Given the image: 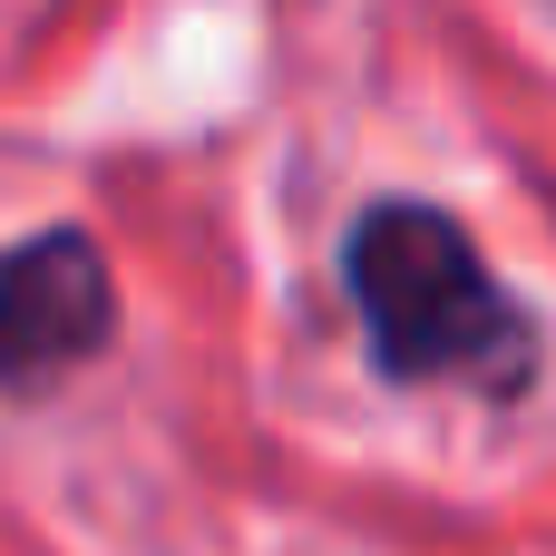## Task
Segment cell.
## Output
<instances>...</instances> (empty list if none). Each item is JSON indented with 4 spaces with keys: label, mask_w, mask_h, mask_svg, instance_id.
<instances>
[{
    "label": "cell",
    "mask_w": 556,
    "mask_h": 556,
    "mask_svg": "<svg viewBox=\"0 0 556 556\" xmlns=\"http://www.w3.org/2000/svg\"><path fill=\"white\" fill-rule=\"evenodd\" d=\"M342 293L391 381H459L489 401H518L538 381V323L489 274V254L450 205H420V195L362 205L342 235Z\"/></svg>",
    "instance_id": "cell-1"
},
{
    "label": "cell",
    "mask_w": 556,
    "mask_h": 556,
    "mask_svg": "<svg viewBox=\"0 0 556 556\" xmlns=\"http://www.w3.org/2000/svg\"><path fill=\"white\" fill-rule=\"evenodd\" d=\"M117 332V283L88 225H39L0 254V391H49Z\"/></svg>",
    "instance_id": "cell-2"
}]
</instances>
